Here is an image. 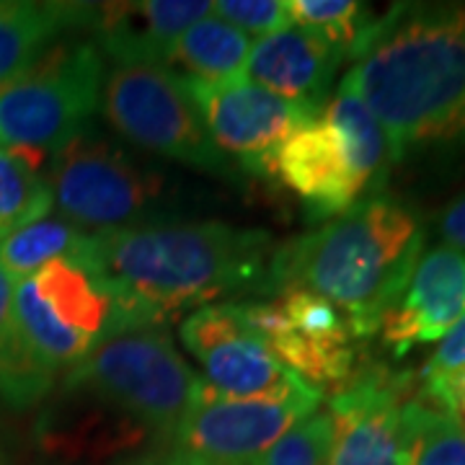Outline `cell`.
Wrapping results in <instances>:
<instances>
[{
    "label": "cell",
    "mask_w": 465,
    "mask_h": 465,
    "mask_svg": "<svg viewBox=\"0 0 465 465\" xmlns=\"http://www.w3.org/2000/svg\"><path fill=\"white\" fill-rule=\"evenodd\" d=\"M341 85L388 134L393 163L465 148V3H399L351 57Z\"/></svg>",
    "instance_id": "6da1fadb"
},
{
    "label": "cell",
    "mask_w": 465,
    "mask_h": 465,
    "mask_svg": "<svg viewBox=\"0 0 465 465\" xmlns=\"http://www.w3.org/2000/svg\"><path fill=\"white\" fill-rule=\"evenodd\" d=\"M272 235L220 220H143L109 231H88L73 256L140 305L153 329L189 311L264 290Z\"/></svg>",
    "instance_id": "7a4b0ae2"
},
{
    "label": "cell",
    "mask_w": 465,
    "mask_h": 465,
    "mask_svg": "<svg viewBox=\"0 0 465 465\" xmlns=\"http://www.w3.org/2000/svg\"><path fill=\"white\" fill-rule=\"evenodd\" d=\"M200 385L163 329L114 336L65 370L45 442L84 455L171 442Z\"/></svg>",
    "instance_id": "3957f363"
},
{
    "label": "cell",
    "mask_w": 465,
    "mask_h": 465,
    "mask_svg": "<svg viewBox=\"0 0 465 465\" xmlns=\"http://www.w3.org/2000/svg\"><path fill=\"white\" fill-rule=\"evenodd\" d=\"M424 241L411 207L388 194H370L274 249L262 292L308 290L341 311L354 339H370L406 290Z\"/></svg>",
    "instance_id": "277c9868"
},
{
    "label": "cell",
    "mask_w": 465,
    "mask_h": 465,
    "mask_svg": "<svg viewBox=\"0 0 465 465\" xmlns=\"http://www.w3.org/2000/svg\"><path fill=\"white\" fill-rule=\"evenodd\" d=\"M393 163L388 134L362 99L339 84L318 119L290 134L269 155L262 173L274 176L298 197L311 217L333 220L378 194Z\"/></svg>",
    "instance_id": "5b68a950"
},
{
    "label": "cell",
    "mask_w": 465,
    "mask_h": 465,
    "mask_svg": "<svg viewBox=\"0 0 465 465\" xmlns=\"http://www.w3.org/2000/svg\"><path fill=\"white\" fill-rule=\"evenodd\" d=\"M106 60L94 39L54 42L0 85V145L54 155L88 133L101 109Z\"/></svg>",
    "instance_id": "8992f818"
},
{
    "label": "cell",
    "mask_w": 465,
    "mask_h": 465,
    "mask_svg": "<svg viewBox=\"0 0 465 465\" xmlns=\"http://www.w3.org/2000/svg\"><path fill=\"white\" fill-rule=\"evenodd\" d=\"M101 112L124 140L182 166L232 173L207 133L182 75L155 65H114L104 78Z\"/></svg>",
    "instance_id": "52a82bcc"
},
{
    "label": "cell",
    "mask_w": 465,
    "mask_h": 465,
    "mask_svg": "<svg viewBox=\"0 0 465 465\" xmlns=\"http://www.w3.org/2000/svg\"><path fill=\"white\" fill-rule=\"evenodd\" d=\"M47 182L67 223L94 232L143 223L163 192L158 173L94 133H84L52 155Z\"/></svg>",
    "instance_id": "ba28073f"
},
{
    "label": "cell",
    "mask_w": 465,
    "mask_h": 465,
    "mask_svg": "<svg viewBox=\"0 0 465 465\" xmlns=\"http://www.w3.org/2000/svg\"><path fill=\"white\" fill-rule=\"evenodd\" d=\"M321 399L316 388L287 399H228L202 381L166 452L176 465H253L282 434L316 414Z\"/></svg>",
    "instance_id": "9c48e42d"
},
{
    "label": "cell",
    "mask_w": 465,
    "mask_h": 465,
    "mask_svg": "<svg viewBox=\"0 0 465 465\" xmlns=\"http://www.w3.org/2000/svg\"><path fill=\"white\" fill-rule=\"evenodd\" d=\"M182 341L204 370V382L228 399H287L313 385L274 357L253 329L246 302H213L192 311L182 323Z\"/></svg>",
    "instance_id": "30bf717a"
},
{
    "label": "cell",
    "mask_w": 465,
    "mask_h": 465,
    "mask_svg": "<svg viewBox=\"0 0 465 465\" xmlns=\"http://www.w3.org/2000/svg\"><path fill=\"white\" fill-rule=\"evenodd\" d=\"M280 295L274 302H246L249 321L274 357L321 393L347 385L357 372V339L347 318L308 290Z\"/></svg>",
    "instance_id": "8fae6325"
},
{
    "label": "cell",
    "mask_w": 465,
    "mask_h": 465,
    "mask_svg": "<svg viewBox=\"0 0 465 465\" xmlns=\"http://www.w3.org/2000/svg\"><path fill=\"white\" fill-rule=\"evenodd\" d=\"M411 375L370 367L331 396L329 465H406Z\"/></svg>",
    "instance_id": "7c38bea8"
},
{
    "label": "cell",
    "mask_w": 465,
    "mask_h": 465,
    "mask_svg": "<svg viewBox=\"0 0 465 465\" xmlns=\"http://www.w3.org/2000/svg\"><path fill=\"white\" fill-rule=\"evenodd\" d=\"M207 133L225 155L232 153L251 173H262L269 155L290 134L321 116L316 109L287 101L249 78L228 84H202L183 78Z\"/></svg>",
    "instance_id": "4fadbf2b"
},
{
    "label": "cell",
    "mask_w": 465,
    "mask_h": 465,
    "mask_svg": "<svg viewBox=\"0 0 465 465\" xmlns=\"http://www.w3.org/2000/svg\"><path fill=\"white\" fill-rule=\"evenodd\" d=\"M463 316L465 253L442 243L421 253L406 290L382 318V344L403 357L414 347L442 341Z\"/></svg>",
    "instance_id": "5bb4252c"
},
{
    "label": "cell",
    "mask_w": 465,
    "mask_h": 465,
    "mask_svg": "<svg viewBox=\"0 0 465 465\" xmlns=\"http://www.w3.org/2000/svg\"><path fill=\"white\" fill-rule=\"evenodd\" d=\"M210 14V0L104 3L96 5L91 32L104 60L114 65L166 67L176 39Z\"/></svg>",
    "instance_id": "9a60e30c"
},
{
    "label": "cell",
    "mask_w": 465,
    "mask_h": 465,
    "mask_svg": "<svg viewBox=\"0 0 465 465\" xmlns=\"http://www.w3.org/2000/svg\"><path fill=\"white\" fill-rule=\"evenodd\" d=\"M341 60L344 52L326 39L287 26L251 45L246 78L282 99L323 112Z\"/></svg>",
    "instance_id": "2e32d148"
},
{
    "label": "cell",
    "mask_w": 465,
    "mask_h": 465,
    "mask_svg": "<svg viewBox=\"0 0 465 465\" xmlns=\"http://www.w3.org/2000/svg\"><path fill=\"white\" fill-rule=\"evenodd\" d=\"M94 3L0 0V85L42 57L63 32L91 29Z\"/></svg>",
    "instance_id": "e0dca14e"
},
{
    "label": "cell",
    "mask_w": 465,
    "mask_h": 465,
    "mask_svg": "<svg viewBox=\"0 0 465 465\" xmlns=\"http://www.w3.org/2000/svg\"><path fill=\"white\" fill-rule=\"evenodd\" d=\"M32 282L39 298L65 326L88 336L96 347L101 341H109L112 300L91 266L75 259H57L42 266Z\"/></svg>",
    "instance_id": "ac0fdd59"
},
{
    "label": "cell",
    "mask_w": 465,
    "mask_h": 465,
    "mask_svg": "<svg viewBox=\"0 0 465 465\" xmlns=\"http://www.w3.org/2000/svg\"><path fill=\"white\" fill-rule=\"evenodd\" d=\"M16 282L0 266V401L24 411L50 396L57 372L21 333L14 311Z\"/></svg>",
    "instance_id": "d6986e66"
},
{
    "label": "cell",
    "mask_w": 465,
    "mask_h": 465,
    "mask_svg": "<svg viewBox=\"0 0 465 465\" xmlns=\"http://www.w3.org/2000/svg\"><path fill=\"white\" fill-rule=\"evenodd\" d=\"M251 45V36L210 14L176 39L168 54V65H182L186 73H192V81L202 84L241 81L246 78Z\"/></svg>",
    "instance_id": "ffe728a7"
},
{
    "label": "cell",
    "mask_w": 465,
    "mask_h": 465,
    "mask_svg": "<svg viewBox=\"0 0 465 465\" xmlns=\"http://www.w3.org/2000/svg\"><path fill=\"white\" fill-rule=\"evenodd\" d=\"M45 173V153L0 145V241L42 217H50L54 197Z\"/></svg>",
    "instance_id": "44dd1931"
},
{
    "label": "cell",
    "mask_w": 465,
    "mask_h": 465,
    "mask_svg": "<svg viewBox=\"0 0 465 465\" xmlns=\"http://www.w3.org/2000/svg\"><path fill=\"white\" fill-rule=\"evenodd\" d=\"M14 311H16L18 329L26 336V341L57 375L75 362H81L85 354L96 347L88 336L73 331L52 313L50 305L39 298L32 280L16 282Z\"/></svg>",
    "instance_id": "7402d4cb"
},
{
    "label": "cell",
    "mask_w": 465,
    "mask_h": 465,
    "mask_svg": "<svg viewBox=\"0 0 465 465\" xmlns=\"http://www.w3.org/2000/svg\"><path fill=\"white\" fill-rule=\"evenodd\" d=\"M85 232L65 217H42L0 241V266L14 282L32 280L42 266L73 256Z\"/></svg>",
    "instance_id": "603a6c76"
},
{
    "label": "cell",
    "mask_w": 465,
    "mask_h": 465,
    "mask_svg": "<svg viewBox=\"0 0 465 465\" xmlns=\"http://www.w3.org/2000/svg\"><path fill=\"white\" fill-rule=\"evenodd\" d=\"M284 8L295 26L326 39L344 57H354L378 24V14L354 0H284Z\"/></svg>",
    "instance_id": "cb8c5ba5"
},
{
    "label": "cell",
    "mask_w": 465,
    "mask_h": 465,
    "mask_svg": "<svg viewBox=\"0 0 465 465\" xmlns=\"http://www.w3.org/2000/svg\"><path fill=\"white\" fill-rule=\"evenodd\" d=\"M406 465H465V427L424 393L406 403Z\"/></svg>",
    "instance_id": "d4e9b609"
},
{
    "label": "cell",
    "mask_w": 465,
    "mask_h": 465,
    "mask_svg": "<svg viewBox=\"0 0 465 465\" xmlns=\"http://www.w3.org/2000/svg\"><path fill=\"white\" fill-rule=\"evenodd\" d=\"M331 419L313 414L282 434L253 465H329Z\"/></svg>",
    "instance_id": "484cf974"
},
{
    "label": "cell",
    "mask_w": 465,
    "mask_h": 465,
    "mask_svg": "<svg viewBox=\"0 0 465 465\" xmlns=\"http://www.w3.org/2000/svg\"><path fill=\"white\" fill-rule=\"evenodd\" d=\"M213 14L246 36L253 34L259 39L292 26L284 0H217L213 3Z\"/></svg>",
    "instance_id": "4316f807"
},
{
    "label": "cell",
    "mask_w": 465,
    "mask_h": 465,
    "mask_svg": "<svg viewBox=\"0 0 465 465\" xmlns=\"http://www.w3.org/2000/svg\"><path fill=\"white\" fill-rule=\"evenodd\" d=\"M421 381H424V396L434 401L440 409H445L450 416H455L465 427V367L442 375H430Z\"/></svg>",
    "instance_id": "83f0119b"
},
{
    "label": "cell",
    "mask_w": 465,
    "mask_h": 465,
    "mask_svg": "<svg viewBox=\"0 0 465 465\" xmlns=\"http://www.w3.org/2000/svg\"><path fill=\"white\" fill-rule=\"evenodd\" d=\"M465 367V316L452 326V331L440 341V347L430 357V362L424 367L421 378L430 375H442V372H452Z\"/></svg>",
    "instance_id": "f1b7e54d"
},
{
    "label": "cell",
    "mask_w": 465,
    "mask_h": 465,
    "mask_svg": "<svg viewBox=\"0 0 465 465\" xmlns=\"http://www.w3.org/2000/svg\"><path fill=\"white\" fill-rule=\"evenodd\" d=\"M440 232L445 238V246L465 253V194L445 207V213L440 217Z\"/></svg>",
    "instance_id": "f546056e"
},
{
    "label": "cell",
    "mask_w": 465,
    "mask_h": 465,
    "mask_svg": "<svg viewBox=\"0 0 465 465\" xmlns=\"http://www.w3.org/2000/svg\"><path fill=\"white\" fill-rule=\"evenodd\" d=\"M116 465H173L168 452H148V455H140V458H130V460H122Z\"/></svg>",
    "instance_id": "4dcf8cb0"
},
{
    "label": "cell",
    "mask_w": 465,
    "mask_h": 465,
    "mask_svg": "<svg viewBox=\"0 0 465 465\" xmlns=\"http://www.w3.org/2000/svg\"><path fill=\"white\" fill-rule=\"evenodd\" d=\"M0 465H8V463H5V458H3V455H0Z\"/></svg>",
    "instance_id": "1f68e13d"
},
{
    "label": "cell",
    "mask_w": 465,
    "mask_h": 465,
    "mask_svg": "<svg viewBox=\"0 0 465 465\" xmlns=\"http://www.w3.org/2000/svg\"><path fill=\"white\" fill-rule=\"evenodd\" d=\"M168 458H171V455H168ZM171 463H173V460H171ZM173 465H176V463H173Z\"/></svg>",
    "instance_id": "d6a6232c"
}]
</instances>
